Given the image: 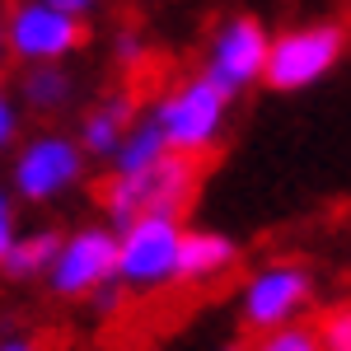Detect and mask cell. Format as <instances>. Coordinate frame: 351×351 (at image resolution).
<instances>
[{
    "label": "cell",
    "instance_id": "cell-1",
    "mask_svg": "<svg viewBox=\"0 0 351 351\" xmlns=\"http://www.w3.org/2000/svg\"><path fill=\"white\" fill-rule=\"evenodd\" d=\"M202 188V164L192 155H164L150 169L136 173H112L104 183V216L108 225H127L136 216H183Z\"/></svg>",
    "mask_w": 351,
    "mask_h": 351
},
{
    "label": "cell",
    "instance_id": "cell-2",
    "mask_svg": "<svg viewBox=\"0 0 351 351\" xmlns=\"http://www.w3.org/2000/svg\"><path fill=\"white\" fill-rule=\"evenodd\" d=\"M347 28L337 19L324 24H300L286 28L267 43V61H263V80L271 94H304L309 84H319L324 75L337 71V61L347 56Z\"/></svg>",
    "mask_w": 351,
    "mask_h": 351
},
{
    "label": "cell",
    "instance_id": "cell-15",
    "mask_svg": "<svg viewBox=\"0 0 351 351\" xmlns=\"http://www.w3.org/2000/svg\"><path fill=\"white\" fill-rule=\"evenodd\" d=\"M319 351H351V300H337L319 314Z\"/></svg>",
    "mask_w": 351,
    "mask_h": 351
},
{
    "label": "cell",
    "instance_id": "cell-21",
    "mask_svg": "<svg viewBox=\"0 0 351 351\" xmlns=\"http://www.w3.org/2000/svg\"><path fill=\"white\" fill-rule=\"evenodd\" d=\"M47 5H52V10H61V14H75V19H84V14L99 5V0H47Z\"/></svg>",
    "mask_w": 351,
    "mask_h": 351
},
{
    "label": "cell",
    "instance_id": "cell-5",
    "mask_svg": "<svg viewBox=\"0 0 351 351\" xmlns=\"http://www.w3.org/2000/svg\"><path fill=\"white\" fill-rule=\"evenodd\" d=\"M150 112H155V122H160V132H164V141H169L173 155L202 160V155L216 150L220 136H225L230 99H225L206 75H192V80H183L173 94L155 99Z\"/></svg>",
    "mask_w": 351,
    "mask_h": 351
},
{
    "label": "cell",
    "instance_id": "cell-12",
    "mask_svg": "<svg viewBox=\"0 0 351 351\" xmlns=\"http://www.w3.org/2000/svg\"><path fill=\"white\" fill-rule=\"evenodd\" d=\"M75 99V75L66 71V61H38V66H24L19 75V104L38 117H56V112L71 108Z\"/></svg>",
    "mask_w": 351,
    "mask_h": 351
},
{
    "label": "cell",
    "instance_id": "cell-16",
    "mask_svg": "<svg viewBox=\"0 0 351 351\" xmlns=\"http://www.w3.org/2000/svg\"><path fill=\"white\" fill-rule=\"evenodd\" d=\"M248 351H319V337H314V328L309 324H281V328H267V332H258V342Z\"/></svg>",
    "mask_w": 351,
    "mask_h": 351
},
{
    "label": "cell",
    "instance_id": "cell-7",
    "mask_svg": "<svg viewBox=\"0 0 351 351\" xmlns=\"http://www.w3.org/2000/svg\"><path fill=\"white\" fill-rule=\"evenodd\" d=\"M309 304H314V271L295 258H276V263H263L243 281L239 319L253 332H267V328L295 324Z\"/></svg>",
    "mask_w": 351,
    "mask_h": 351
},
{
    "label": "cell",
    "instance_id": "cell-18",
    "mask_svg": "<svg viewBox=\"0 0 351 351\" xmlns=\"http://www.w3.org/2000/svg\"><path fill=\"white\" fill-rule=\"evenodd\" d=\"M19 234V211H14V197L0 188V253L10 248V239Z\"/></svg>",
    "mask_w": 351,
    "mask_h": 351
},
{
    "label": "cell",
    "instance_id": "cell-11",
    "mask_svg": "<svg viewBox=\"0 0 351 351\" xmlns=\"http://www.w3.org/2000/svg\"><path fill=\"white\" fill-rule=\"evenodd\" d=\"M136 112L141 108H136L132 94H108V99H99V104L80 117V132H75L84 160H112V150L122 145V136H127Z\"/></svg>",
    "mask_w": 351,
    "mask_h": 351
},
{
    "label": "cell",
    "instance_id": "cell-23",
    "mask_svg": "<svg viewBox=\"0 0 351 351\" xmlns=\"http://www.w3.org/2000/svg\"><path fill=\"white\" fill-rule=\"evenodd\" d=\"M10 61V52H5V19H0V66Z\"/></svg>",
    "mask_w": 351,
    "mask_h": 351
},
{
    "label": "cell",
    "instance_id": "cell-17",
    "mask_svg": "<svg viewBox=\"0 0 351 351\" xmlns=\"http://www.w3.org/2000/svg\"><path fill=\"white\" fill-rule=\"evenodd\" d=\"M19 145V99L0 84V155Z\"/></svg>",
    "mask_w": 351,
    "mask_h": 351
},
{
    "label": "cell",
    "instance_id": "cell-4",
    "mask_svg": "<svg viewBox=\"0 0 351 351\" xmlns=\"http://www.w3.org/2000/svg\"><path fill=\"white\" fill-rule=\"evenodd\" d=\"M84 160L80 141L66 132H38L19 141L14 164H10V197H19L28 206H47L56 197L75 192L84 183Z\"/></svg>",
    "mask_w": 351,
    "mask_h": 351
},
{
    "label": "cell",
    "instance_id": "cell-9",
    "mask_svg": "<svg viewBox=\"0 0 351 351\" xmlns=\"http://www.w3.org/2000/svg\"><path fill=\"white\" fill-rule=\"evenodd\" d=\"M112 263H117V230L112 225H80V230L61 234L56 258L43 281L61 300H89L99 286L112 281Z\"/></svg>",
    "mask_w": 351,
    "mask_h": 351
},
{
    "label": "cell",
    "instance_id": "cell-22",
    "mask_svg": "<svg viewBox=\"0 0 351 351\" xmlns=\"http://www.w3.org/2000/svg\"><path fill=\"white\" fill-rule=\"evenodd\" d=\"M0 351H43L33 337H24V332H14V337H0Z\"/></svg>",
    "mask_w": 351,
    "mask_h": 351
},
{
    "label": "cell",
    "instance_id": "cell-13",
    "mask_svg": "<svg viewBox=\"0 0 351 351\" xmlns=\"http://www.w3.org/2000/svg\"><path fill=\"white\" fill-rule=\"evenodd\" d=\"M56 243H61V234H56L52 225L19 230L10 239V248L0 253V276L5 281H43L47 267H52V258H56Z\"/></svg>",
    "mask_w": 351,
    "mask_h": 351
},
{
    "label": "cell",
    "instance_id": "cell-10",
    "mask_svg": "<svg viewBox=\"0 0 351 351\" xmlns=\"http://www.w3.org/2000/svg\"><path fill=\"white\" fill-rule=\"evenodd\" d=\"M239 267V243L220 230H188L178 234V263H173V281L178 286H211L220 276Z\"/></svg>",
    "mask_w": 351,
    "mask_h": 351
},
{
    "label": "cell",
    "instance_id": "cell-6",
    "mask_svg": "<svg viewBox=\"0 0 351 351\" xmlns=\"http://www.w3.org/2000/svg\"><path fill=\"white\" fill-rule=\"evenodd\" d=\"M5 52L24 66L38 61H66L89 43V28L75 14H61L47 0H14L5 14Z\"/></svg>",
    "mask_w": 351,
    "mask_h": 351
},
{
    "label": "cell",
    "instance_id": "cell-19",
    "mask_svg": "<svg viewBox=\"0 0 351 351\" xmlns=\"http://www.w3.org/2000/svg\"><path fill=\"white\" fill-rule=\"evenodd\" d=\"M141 33H132V28H122L117 38H112V56H117V66H132V61H141Z\"/></svg>",
    "mask_w": 351,
    "mask_h": 351
},
{
    "label": "cell",
    "instance_id": "cell-8",
    "mask_svg": "<svg viewBox=\"0 0 351 351\" xmlns=\"http://www.w3.org/2000/svg\"><path fill=\"white\" fill-rule=\"evenodd\" d=\"M267 43H271V33L263 28V19H253V14H230V19L211 33V43H206L202 75L234 104L243 89H253V84L263 80Z\"/></svg>",
    "mask_w": 351,
    "mask_h": 351
},
{
    "label": "cell",
    "instance_id": "cell-14",
    "mask_svg": "<svg viewBox=\"0 0 351 351\" xmlns=\"http://www.w3.org/2000/svg\"><path fill=\"white\" fill-rule=\"evenodd\" d=\"M169 155V141H164L160 122H155V112H136L132 127H127V136H122V145L112 150V173H136V169H150L155 160H164Z\"/></svg>",
    "mask_w": 351,
    "mask_h": 351
},
{
    "label": "cell",
    "instance_id": "cell-3",
    "mask_svg": "<svg viewBox=\"0 0 351 351\" xmlns=\"http://www.w3.org/2000/svg\"><path fill=\"white\" fill-rule=\"evenodd\" d=\"M178 234H183V216H136L127 225H117L112 281L127 295H150V291L173 286Z\"/></svg>",
    "mask_w": 351,
    "mask_h": 351
},
{
    "label": "cell",
    "instance_id": "cell-20",
    "mask_svg": "<svg viewBox=\"0 0 351 351\" xmlns=\"http://www.w3.org/2000/svg\"><path fill=\"white\" fill-rule=\"evenodd\" d=\"M122 300H127V291H122L117 281H108V286H99V291L89 295V304H94L99 314H117V309H122Z\"/></svg>",
    "mask_w": 351,
    "mask_h": 351
}]
</instances>
